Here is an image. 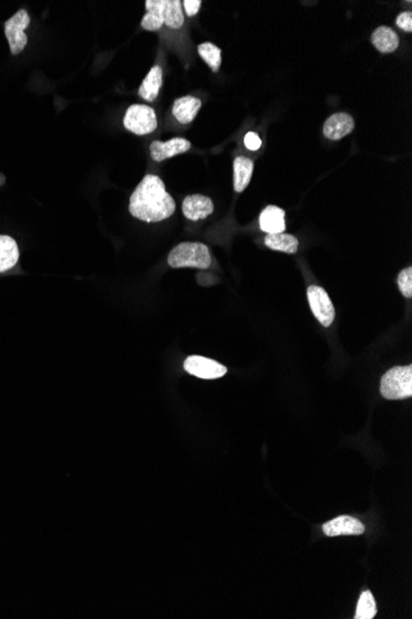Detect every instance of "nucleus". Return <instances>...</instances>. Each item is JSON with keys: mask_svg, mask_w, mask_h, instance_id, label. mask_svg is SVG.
Segmentation results:
<instances>
[{"mask_svg": "<svg viewBox=\"0 0 412 619\" xmlns=\"http://www.w3.org/2000/svg\"><path fill=\"white\" fill-rule=\"evenodd\" d=\"M198 52L214 73H218L221 66V50L212 42H204L198 46Z\"/></svg>", "mask_w": 412, "mask_h": 619, "instance_id": "obj_21", "label": "nucleus"}, {"mask_svg": "<svg viewBox=\"0 0 412 619\" xmlns=\"http://www.w3.org/2000/svg\"><path fill=\"white\" fill-rule=\"evenodd\" d=\"M201 108V100L191 96L179 98L173 104V115L180 124H190Z\"/></svg>", "mask_w": 412, "mask_h": 619, "instance_id": "obj_13", "label": "nucleus"}, {"mask_svg": "<svg viewBox=\"0 0 412 619\" xmlns=\"http://www.w3.org/2000/svg\"><path fill=\"white\" fill-rule=\"evenodd\" d=\"M259 226L267 235L285 231V212L277 206L264 208L259 215Z\"/></svg>", "mask_w": 412, "mask_h": 619, "instance_id": "obj_12", "label": "nucleus"}, {"mask_svg": "<svg viewBox=\"0 0 412 619\" xmlns=\"http://www.w3.org/2000/svg\"><path fill=\"white\" fill-rule=\"evenodd\" d=\"M184 370L195 377L203 379H220L227 373V368L221 364L198 355L189 356L185 360Z\"/></svg>", "mask_w": 412, "mask_h": 619, "instance_id": "obj_7", "label": "nucleus"}, {"mask_svg": "<svg viewBox=\"0 0 412 619\" xmlns=\"http://www.w3.org/2000/svg\"><path fill=\"white\" fill-rule=\"evenodd\" d=\"M245 146L251 151H257L262 146V140L256 132H247V135L245 136Z\"/></svg>", "mask_w": 412, "mask_h": 619, "instance_id": "obj_25", "label": "nucleus"}, {"mask_svg": "<svg viewBox=\"0 0 412 619\" xmlns=\"http://www.w3.org/2000/svg\"><path fill=\"white\" fill-rule=\"evenodd\" d=\"M163 1L165 0H147L146 1L147 12L141 21V26L143 29L149 30V31H157L165 25Z\"/></svg>", "mask_w": 412, "mask_h": 619, "instance_id": "obj_18", "label": "nucleus"}, {"mask_svg": "<svg viewBox=\"0 0 412 619\" xmlns=\"http://www.w3.org/2000/svg\"><path fill=\"white\" fill-rule=\"evenodd\" d=\"M19 256L17 241L10 236L0 235V272L12 270L17 264Z\"/></svg>", "mask_w": 412, "mask_h": 619, "instance_id": "obj_17", "label": "nucleus"}, {"mask_svg": "<svg viewBox=\"0 0 412 619\" xmlns=\"http://www.w3.org/2000/svg\"><path fill=\"white\" fill-rule=\"evenodd\" d=\"M163 20L165 25L173 30L180 29L184 24V14L180 0L163 1Z\"/></svg>", "mask_w": 412, "mask_h": 619, "instance_id": "obj_20", "label": "nucleus"}, {"mask_svg": "<svg viewBox=\"0 0 412 619\" xmlns=\"http://www.w3.org/2000/svg\"><path fill=\"white\" fill-rule=\"evenodd\" d=\"M190 147H191V143L188 140L174 138L168 140V141H158V140L153 141L149 146V151H151L152 160L156 162H162L167 159L188 152Z\"/></svg>", "mask_w": 412, "mask_h": 619, "instance_id": "obj_8", "label": "nucleus"}, {"mask_svg": "<svg viewBox=\"0 0 412 619\" xmlns=\"http://www.w3.org/2000/svg\"><path fill=\"white\" fill-rule=\"evenodd\" d=\"M377 614V604L371 591H364L358 601L355 619H372Z\"/></svg>", "mask_w": 412, "mask_h": 619, "instance_id": "obj_22", "label": "nucleus"}, {"mask_svg": "<svg viewBox=\"0 0 412 619\" xmlns=\"http://www.w3.org/2000/svg\"><path fill=\"white\" fill-rule=\"evenodd\" d=\"M380 393L385 400H406L412 396V366L393 367L384 375Z\"/></svg>", "mask_w": 412, "mask_h": 619, "instance_id": "obj_3", "label": "nucleus"}, {"mask_svg": "<svg viewBox=\"0 0 412 619\" xmlns=\"http://www.w3.org/2000/svg\"><path fill=\"white\" fill-rule=\"evenodd\" d=\"M129 210L138 220L158 223L172 217L176 201L158 176L146 174L132 193Z\"/></svg>", "mask_w": 412, "mask_h": 619, "instance_id": "obj_1", "label": "nucleus"}, {"mask_svg": "<svg viewBox=\"0 0 412 619\" xmlns=\"http://www.w3.org/2000/svg\"><path fill=\"white\" fill-rule=\"evenodd\" d=\"M155 110L149 105L133 104L127 109L124 118V127L136 135H147L157 129Z\"/></svg>", "mask_w": 412, "mask_h": 619, "instance_id": "obj_4", "label": "nucleus"}, {"mask_svg": "<svg viewBox=\"0 0 412 619\" xmlns=\"http://www.w3.org/2000/svg\"><path fill=\"white\" fill-rule=\"evenodd\" d=\"M162 83H163V71L160 66H155L147 73L138 89L140 97L147 102H155L160 94Z\"/></svg>", "mask_w": 412, "mask_h": 619, "instance_id": "obj_15", "label": "nucleus"}, {"mask_svg": "<svg viewBox=\"0 0 412 619\" xmlns=\"http://www.w3.org/2000/svg\"><path fill=\"white\" fill-rule=\"evenodd\" d=\"M168 264L173 269L194 267L207 270L212 266V255L209 247L201 242H182L169 253Z\"/></svg>", "mask_w": 412, "mask_h": 619, "instance_id": "obj_2", "label": "nucleus"}, {"mask_svg": "<svg viewBox=\"0 0 412 619\" xmlns=\"http://www.w3.org/2000/svg\"><path fill=\"white\" fill-rule=\"evenodd\" d=\"M182 209L185 218L191 222H198L212 215L214 213V203L205 195H191L185 197Z\"/></svg>", "mask_w": 412, "mask_h": 619, "instance_id": "obj_10", "label": "nucleus"}, {"mask_svg": "<svg viewBox=\"0 0 412 619\" xmlns=\"http://www.w3.org/2000/svg\"><path fill=\"white\" fill-rule=\"evenodd\" d=\"M264 244L274 250L285 253H297L299 249V240L294 235L279 233V234H268L264 239Z\"/></svg>", "mask_w": 412, "mask_h": 619, "instance_id": "obj_19", "label": "nucleus"}, {"mask_svg": "<svg viewBox=\"0 0 412 619\" xmlns=\"http://www.w3.org/2000/svg\"><path fill=\"white\" fill-rule=\"evenodd\" d=\"M355 119L347 113L331 115L324 124V135L330 140L337 141L355 130Z\"/></svg>", "mask_w": 412, "mask_h": 619, "instance_id": "obj_11", "label": "nucleus"}, {"mask_svg": "<svg viewBox=\"0 0 412 619\" xmlns=\"http://www.w3.org/2000/svg\"><path fill=\"white\" fill-rule=\"evenodd\" d=\"M30 26V17L26 10H19L14 17H10L6 23V36L9 42V47L14 56L24 51L28 44V36L25 30Z\"/></svg>", "mask_w": 412, "mask_h": 619, "instance_id": "obj_5", "label": "nucleus"}, {"mask_svg": "<svg viewBox=\"0 0 412 619\" xmlns=\"http://www.w3.org/2000/svg\"><path fill=\"white\" fill-rule=\"evenodd\" d=\"M203 3L201 0H185L182 1V6L185 9V12L188 17H194L200 10V6Z\"/></svg>", "mask_w": 412, "mask_h": 619, "instance_id": "obj_26", "label": "nucleus"}, {"mask_svg": "<svg viewBox=\"0 0 412 619\" xmlns=\"http://www.w3.org/2000/svg\"><path fill=\"white\" fill-rule=\"evenodd\" d=\"M397 286L405 298L412 297V267H407L401 271L397 276Z\"/></svg>", "mask_w": 412, "mask_h": 619, "instance_id": "obj_23", "label": "nucleus"}, {"mask_svg": "<svg viewBox=\"0 0 412 619\" xmlns=\"http://www.w3.org/2000/svg\"><path fill=\"white\" fill-rule=\"evenodd\" d=\"M308 299L311 312L320 321L321 325L330 327L335 321L336 310L326 291L322 287L310 286L308 288Z\"/></svg>", "mask_w": 412, "mask_h": 619, "instance_id": "obj_6", "label": "nucleus"}, {"mask_svg": "<svg viewBox=\"0 0 412 619\" xmlns=\"http://www.w3.org/2000/svg\"><path fill=\"white\" fill-rule=\"evenodd\" d=\"M373 46L382 53H391L400 45L399 36L389 26H379L372 34Z\"/></svg>", "mask_w": 412, "mask_h": 619, "instance_id": "obj_16", "label": "nucleus"}, {"mask_svg": "<svg viewBox=\"0 0 412 619\" xmlns=\"http://www.w3.org/2000/svg\"><path fill=\"white\" fill-rule=\"evenodd\" d=\"M396 25L401 30L411 33L412 31V14L410 12H401L399 17H396Z\"/></svg>", "mask_w": 412, "mask_h": 619, "instance_id": "obj_24", "label": "nucleus"}, {"mask_svg": "<svg viewBox=\"0 0 412 619\" xmlns=\"http://www.w3.org/2000/svg\"><path fill=\"white\" fill-rule=\"evenodd\" d=\"M322 529L327 537L361 535L366 530V528L359 519L349 516L337 517L333 521L325 523Z\"/></svg>", "mask_w": 412, "mask_h": 619, "instance_id": "obj_9", "label": "nucleus"}, {"mask_svg": "<svg viewBox=\"0 0 412 619\" xmlns=\"http://www.w3.org/2000/svg\"><path fill=\"white\" fill-rule=\"evenodd\" d=\"M254 162L245 156H238L234 161V188L237 193H242L252 178Z\"/></svg>", "mask_w": 412, "mask_h": 619, "instance_id": "obj_14", "label": "nucleus"}]
</instances>
